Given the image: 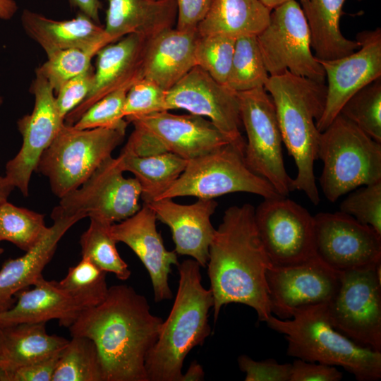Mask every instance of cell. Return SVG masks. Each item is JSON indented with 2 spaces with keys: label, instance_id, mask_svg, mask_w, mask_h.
I'll return each mask as SVG.
<instances>
[{
  "label": "cell",
  "instance_id": "40",
  "mask_svg": "<svg viewBox=\"0 0 381 381\" xmlns=\"http://www.w3.org/2000/svg\"><path fill=\"white\" fill-rule=\"evenodd\" d=\"M94 56L78 49L56 51L47 55L35 73L43 76L56 93L65 83L90 67Z\"/></svg>",
  "mask_w": 381,
  "mask_h": 381
},
{
  "label": "cell",
  "instance_id": "22",
  "mask_svg": "<svg viewBox=\"0 0 381 381\" xmlns=\"http://www.w3.org/2000/svg\"><path fill=\"white\" fill-rule=\"evenodd\" d=\"M146 205L155 212L157 219L170 228L174 251L190 256L201 267H206L215 232L210 217L217 202L214 199L198 198L193 204L181 205L171 198H164Z\"/></svg>",
  "mask_w": 381,
  "mask_h": 381
},
{
  "label": "cell",
  "instance_id": "14",
  "mask_svg": "<svg viewBox=\"0 0 381 381\" xmlns=\"http://www.w3.org/2000/svg\"><path fill=\"white\" fill-rule=\"evenodd\" d=\"M167 111L182 109L208 118L231 144L244 154L246 140L240 127L239 99L236 92L213 79L195 66L167 90Z\"/></svg>",
  "mask_w": 381,
  "mask_h": 381
},
{
  "label": "cell",
  "instance_id": "2",
  "mask_svg": "<svg viewBox=\"0 0 381 381\" xmlns=\"http://www.w3.org/2000/svg\"><path fill=\"white\" fill-rule=\"evenodd\" d=\"M207 265L214 322L222 307L231 303L250 306L261 322L272 315L266 272L272 264L258 232L253 205L225 210L210 243Z\"/></svg>",
  "mask_w": 381,
  "mask_h": 381
},
{
  "label": "cell",
  "instance_id": "28",
  "mask_svg": "<svg viewBox=\"0 0 381 381\" xmlns=\"http://www.w3.org/2000/svg\"><path fill=\"white\" fill-rule=\"evenodd\" d=\"M68 342L49 334L44 322L0 325V373L49 356Z\"/></svg>",
  "mask_w": 381,
  "mask_h": 381
},
{
  "label": "cell",
  "instance_id": "42",
  "mask_svg": "<svg viewBox=\"0 0 381 381\" xmlns=\"http://www.w3.org/2000/svg\"><path fill=\"white\" fill-rule=\"evenodd\" d=\"M167 90L144 78L129 88L123 106L125 119L129 120L162 111L165 108Z\"/></svg>",
  "mask_w": 381,
  "mask_h": 381
},
{
  "label": "cell",
  "instance_id": "13",
  "mask_svg": "<svg viewBox=\"0 0 381 381\" xmlns=\"http://www.w3.org/2000/svg\"><path fill=\"white\" fill-rule=\"evenodd\" d=\"M118 158H107L78 188L61 198L59 206L66 212L114 224L140 209L141 188L135 178L123 176Z\"/></svg>",
  "mask_w": 381,
  "mask_h": 381
},
{
  "label": "cell",
  "instance_id": "50",
  "mask_svg": "<svg viewBox=\"0 0 381 381\" xmlns=\"http://www.w3.org/2000/svg\"><path fill=\"white\" fill-rule=\"evenodd\" d=\"M18 11L15 0H0V19L11 20Z\"/></svg>",
  "mask_w": 381,
  "mask_h": 381
},
{
  "label": "cell",
  "instance_id": "10",
  "mask_svg": "<svg viewBox=\"0 0 381 381\" xmlns=\"http://www.w3.org/2000/svg\"><path fill=\"white\" fill-rule=\"evenodd\" d=\"M241 124L246 135L244 159L254 173L268 181L278 193L287 197L294 191L286 171L282 138L274 102L262 87L237 92Z\"/></svg>",
  "mask_w": 381,
  "mask_h": 381
},
{
  "label": "cell",
  "instance_id": "52",
  "mask_svg": "<svg viewBox=\"0 0 381 381\" xmlns=\"http://www.w3.org/2000/svg\"><path fill=\"white\" fill-rule=\"evenodd\" d=\"M290 0H260V1L270 10ZM306 0H300V2Z\"/></svg>",
  "mask_w": 381,
  "mask_h": 381
},
{
  "label": "cell",
  "instance_id": "51",
  "mask_svg": "<svg viewBox=\"0 0 381 381\" xmlns=\"http://www.w3.org/2000/svg\"><path fill=\"white\" fill-rule=\"evenodd\" d=\"M14 188L6 176H0V206L8 201V198Z\"/></svg>",
  "mask_w": 381,
  "mask_h": 381
},
{
  "label": "cell",
  "instance_id": "49",
  "mask_svg": "<svg viewBox=\"0 0 381 381\" xmlns=\"http://www.w3.org/2000/svg\"><path fill=\"white\" fill-rule=\"evenodd\" d=\"M204 371L202 367L194 361L185 374L183 373L181 381H200L203 380Z\"/></svg>",
  "mask_w": 381,
  "mask_h": 381
},
{
  "label": "cell",
  "instance_id": "38",
  "mask_svg": "<svg viewBox=\"0 0 381 381\" xmlns=\"http://www.w3.org/2000/svg\"><path fill=\"white\" fill-rule=\"evenodd\" d=\"M236 38L214 34L199 35L195 47L196 66L217 82L225 85L229 74Z\"/></svg>",
  "mask_w": 381,
  "mask_h": 381
},
{
  "label": "cell",
  "instance_id": "16",
  "mask_svg": "<svg viewBox=\"0 0 381 381\" xmlns=\"http://www.w3.org/2000/svg\"><path fill=\"white\" fill-rule=\"evenodd\" d=\"M340 274L316 255L294 265H272L266 272L272 315L290 319L296 308L329 303L339 287Z\"/></svg>",
  "mask_w": 381,
  "mask_h": 381
},
{
  "label": "cell",
  "instance_id": "9",
  "mask_svg": "<svg viewBox=\"0 0 381 381\" xmlns=\"http://www.w3.org/2000/svg\"><path fill=\"white\" fill-rule=\"evenodd\" d=\"M327 312L335 329L360 346L381 351V262L341 272Z\"/></svg>",
  "mask_w": 381,
  "mask_h": 381
},
{
  "label": "cell",
  "instance_id": "47",
  "mask_svg": "<svg viewBox=\"0 0 381 381\" xmlns=\"http://www.w3.org/2000/svg\"><path fill=\"white\" fill-rule=\"evenodd\" d=\"M213 0H176L179 30H196L207 15Z\"/></svg>",
  "mask_w": 381,
  "mask_h": 381
},
{
  "label": "cell",
  "instance_id": "26",
  "mask_svg": "<svg viewBox=\"0 0 381 381\" xmlns=\"http://www.w3.org/2000/svg\"><path fill=\"white\" fill-rule=\"evenodd\" d=\"M21 24L25 33L47 55L59 50L78 49L95 56L103 47L114 42L104 27L81 13L70 20H56L24 9Z\"/></svg>",
  "mask_w": 381,
  "mask_h": 381
},
{
  "label": "cell",
  "instance_id": "12",
  "mask_svg": "<svg viewBox=\"0 0 381 381\" xmlns=\"http://www.w3.org/2000/svg\"><path fill=\"white\" fill-rule=\"evenodd\" d=\"M255 222L272 265H294L316 255L314 217L295 201L264 198L255 208Z\"/></svg>",
  "mask_w": 381,
  "mask_h": 381
},
{
  "label": "cell",
  "instance_id": "20",
  "mask_svg": "<svg viewBox=\"0 0 381 381\" xmlns=\"http://www.w3.org/2000/svg\"><path fill=\"white\" fill-rule=\"evenodd\" d=\"M155 212L147 205L119 224L110 231L116 241L127 245L138 257L149 273L155 302L173 297L169 285L171 266L178 265L177 253L166 249L156 226Z\"/></svg>",
  "mask_w": 381,
  "mask_h": 381
},
{
  "label": "cell",
  "instance_id": "18",
  "mask_svg": "<svg viewBox=\"0 0 381 381\" xmlns=\"http://www.w3.org/2000/svg\"><path fill=\"white\" fill-rule=\"evenodd\" d=\"M360 47L345 56L318 59L325 73L327 94L323 113L316 122L320 132L332 122L344 104L358 90L381 77V29L356 35Z\"/></svg>",
  "mask_w": 381,
  "mask_h": 381
},
{
  "label": "cell",
  "instance_id": "45",
  "mask_svg": "<svg viewBox=\"0 0 381 381\" xmlns=\"http://www.w3.org/2000/svg\"><path fill=\"white\" fill-rule=\"evenodd\" d=\"M62 350L46 358L1 372L0 381H52Z\"/></svg>",
  "mask_w": 381,
  "mask_h": 381
},
{
  "label": "cell",
  "instance_id": "46",
  "mask_svg": "<svg viewBox=\"0 0 381 381\" xmlns=\"http://www.w3.org/2000/svg\"><path fill=\"white\" fill-rule=\"evenodd\" d=\"M342 377L335 366L297 358L291 363L289 381H339Z\"/></svg>",
  "mask_w": 381,
  "mask_h": 381
},
{
  "label": "cell",
  "instance_id": "48",
  "mask_svg": "<svg viewBox=\"0 0 381 381\" xmlns=\"http://www.w3.org/2000/svg\"><path fill=\"white\" fill-rule=\"evenodd\" d=\"M71 5L77 8L80 13L85 14L96 23L99 24L100 0H69Z\"/></svg>",
  "mask_w": 381,
  "mask_h": 381
},
{
  "label": "cell",
  "instance_id": "8",
  "mask_svg": "<svg viewBox=\"0 0 381 381\" xmlns=\"http://www.w3.org/2000/svg\"><path fill=\"white\" fill-rule=\"evenodd\" d=\"M236 192L264 198L282 196L268 181L248 168L243 152L228 143L187 160L183 173L157 200L183 196L214 199Z\"/></svg>",
  "mask_w": 381,
  "mask_h": 381
},
{
  "label": "cell",
  "instance_id": "1",
  "mask_svg": "<svg viewBox=\"0 0 381 381\" xmlns=\"http://www.w3.org/2000/svg\"><path fill=\"white\" fill-rule=\"evenodd\" d=\"M162 322L151 313L144 296L119 284L109 287L105 298L83 310L68 328L71 337H85L94 342L104 381H148L145 358Z\"/></svg>",
  "mask_w": 381,
  "mask_h": 381
},
{
  "label": "cell",
  "instance_id": "44",
  "mask_svg": "<svg viewBox=\"0 0 381 381\" xmlns=\"http://www.w3.org/2000/svg\"><path fill=\"white\" fill-rule=\"evenodd\" d=\"M241 370L246 373V381H289L291 363H279L272 358L255 361L246 355L238 358Z\"/></svg>",
  "mask_w": 381,
  "mask_h": 381
},
{
  "label": "cell",
  "instance_id": "39",
  "mask_svg": "<svg viewBox=\"0 0 381 381\" xmlns=\"http://www.w3.org/2000/svg\"><path fill=\"white\" fill-rule=\"evenodd\" d=\"M133 84L116 89L96 102L72 126L80 130L96 128L126 129L128 123L123 116V106L126 94Z\"/></svg>",
  "mask_w": 381,
  "mask_h": 381
},
{
  "label": "cell",
  "instance_id": "25",
  "mask_svg": "<svg viewBox=\"0 0 381 381\" xmlns=\"http://www.w3.org/2000/svg\"><path fill=\"white\" fill-rule=\"evenodd\" d=\"M16 296V302L8 310L0 313V325L20 323H46L58 320L61 326L68 327L87 306L43 276Z\"/></svg>",
  "mask_w": 381,
  "mask_h": 381
},
{
  "label": "cell",
  "instance_id": "3",
  "mask_svg": "<svg viewBox=\"0 0 381 381\" xmlns=\"http://www.w3.org/2000/svg\"><path fill=\"white\" fill-rule=\"evenodd\" d=\"M264 88L272 99L282 141L297 167L293 188L317 205L320 196L313 164L321 132L316 122L325 109L327 86L286 71L270 76Z\"/></svg>",
  "mask_w": 381,
  "mask_h": 381
},
{
  "label": "cell",
  "instance_id": "6",
  "mask_svg": "<svg viewBox=\"0 0 381 381\" xmlns=\"http://www.w3.org/2000/svg\"><path fill=\"white\" fill-rule=\"evenodd\" d=\"M318 159L323 162L320 184L331 202L381 181V143L341 114L320 133Z\"/></svg>",
  "mask_w": 381,
  "mask_h": 381
},
{
  "label": "cell",
  "instance_id": "32",
  "mask_svg": "<svg viewBox=\"0 0 381 381\" xmlns=\"http://www.w3.org/2000/svg\"><path fill=\"white\" fill-rule=\"evenodd\" d=\"M90 219L89 227L80 239L82 258L105 272L113 273L119 279H128L131 272L117 250V242L110 231L112 224L95 218Z\"/></svg>",
  "mask_w": 381,
  "mask_h": 381
},
{
  "label": "cell",
  "instance_id": "15",
  "mask_svg": "<svg viewBox=\"0 0 381 381\" xmlns=\"http://www.w3.org/2000/svg\"><path fill=\"white\" fill-rule=\"evenodd\" d=\"M314 217L315 255L339 272L381 262V235L343 213L320 212Z\"/></svg>",
  "mask_w": 381,
  "mask_h": 381
},
{
  "label": "cell",
  "instance_id": "43",
  "mask_svg": "<svg viewBox=\"0 0 381 381\" xmlns=\"http://www.w3.org/2000/svg\"><path fill=\"white\" fill-rule=\"evenodd\" d=\"M94 73L95 68L91 66L83 73L65 83L56 92V106L64 119L85 99L90 91Z\"/></svg>",
  "mask_w": 381,
  "mask_h": 381
},
{
  "label": "cell",
  "instance_id": "4",
  "mask_svg": "<svg viewBox=\"0 0 381 381\" xmlns=\"http://www.w3.org/2000/svg\"><path fill=\"white\" fill-rule=\"evenodd\" d=\"M177 266L179 280L173 306L145 358L148 381H181L186 357L211 332L208 318L214 301L210 289L202 284L201 266L194 259Z\"/></svg>",
  "mask_w": 381,
  "mask_h": 381
},
{
  "label": "cell",
  "instance_id": "41",
  "mask_svg": "<svg viewBox=\"0 0 381 381\" xmlns=\"http://www.w3.org/2000/svg\"><path fill=\"white\" fill-rule=\"evenodd\" d=\"M351 192L340 204V212L381 235V181Z\"/></svg>",
  "mask_w": 381,
  "mask_h": 381
},
{
  "label": "cell",
  "instance_id": "11",
  "mask_svg": "<svg viewBox=\"0 0 381 381\" xmlns=\"http://www.w3.org/2000/svg\"><path fill=\"white\" fill-rule=\"evenodd\" d=\"M257 39L270 76L288 71L325 83L324 68L312 52L308 22L296 0L273 8L268 25Z\"/></svg>",
  "mask_w": 381,
  "mask_h": 381
},
{
  "label": "cell",
  "instance_id": "23",
  "mask_svg": "<svg viewBox=\"0 0 381 381\" xmlns=\"http://www.w3.org/2000/svg\"><path fill=\"white\" fill-rule=\"evenodd\" d=\"M52 218L54 223L40 242L23 255L5 262L0 270V313L10 309L16 296L42 277L61 238L74 224L84 219L66 212L59 205L53 209Z\"/></svg>",
  "mask_w": 381,
  "mask_h": 381
},
{
  "label": "cell",
  "instance_id": "30",
  "mask_svg": "<svg viewBox=\"0 0 381 381\" xmlns=\"http://www.w3.org/2000/svg\"><path fill=\"white\" fill-rule=\"evenodd\" d=\"M271 11L260 0H213L197 31L199 35L220 34L235 38L258 35L268 25Z\"/></svg>",
  "mask_w": 381,
  "mask_h": 381
},
{
  "label": "cell",
  "instance_id": "17",
  "mask_svg": "<svg viewBox=\"0 0 381 381\" xmlns=\"http://www.w3.org/2000/svg\"><path fill=\"white\" fill-rule=\"evenodd\" d=\"M35 97L31 114L20 118L18 128L23 137L17 155L6 165V176L24 196L44 151L51 145L64 124L55 102L54 90L48 81L36 73L30 86Z\"/></svg>",
  "mask_w": 381,
  "mask_h": 381
},
{
  "label": "cell",
  "instance_id": "35",
  "mask_svg": "<svg viewBox=\"0 0 381 381\" xmlns=\"http://www.w3.org/2000/svg\"><path fill=\"white\" fill-rule=\"evenodd\" d=\"M47 229L42 214L8 201L0 206V242H11L26 252L40 242Z\"/></svg>",
  "mask_w": 381,
  "mask_h": 381
},
{
  "label": "cell",
  "instance_id": "21",
  "mask_svg": "<svg viewBox=\"0 0 381 381\" xmlns=\"http://www.w3.org/2000/svg\"><path fill=\"white\" fill-rule=\"evenodd\" d=\"M146 40L144 36L131 34L98 51L92 87L85 99L65 117L64 124L72 126L96 102L141 78Z\"/></svg>",
  "mask_w": 381,
  "mask_h": 381
},
{
  "label": "cell",
  "instance_id": "37",
  "mask_svg": "<svg viewBox=\"0 0 381 381\" xmlns=\"http://www.w3.org/2000/svg\"><path fill=\"white\" fill-rule=\"evenodd\" d=\"M106 276L107 272L82 258L77 265L68 268L66 277L57 284L90 308L100 303L107 294Z\"/></svg>",
  "mask_w": 381,
  "mask_h": 381
},
{
  "label": "cell",
  "instance_id": "5",
  "mask_svg": "<svg viewBox=\"0 0 381 381\" xmlns=\"http://www.w3.org/2000/svg\"><path fill=\"white\" fill-rule=\"evenodd\" d=\"M327 303L296 308L290 319L272 315L265 322L284 336L288 356L340 366L359 381L379 380L381 351L360 346L335 329L329 320Z\"/></svg>",
  "mask_w": 381,
  "mask_h": 381
},
{
  "label": "cell",
  "instance_id": "19",
  "mask_svg": "<svg viewBox=\"0 0 381 381\" xmlns=\"http://www.w3.org/2000/svg\"><path fill=\"white\" fill-rule=\"evenodd\" d=\"M128 123L148 132L160 152H171L187 160L230 143L210 120L192 114L177 115L162 111L133 118Z\"/></svg>",
  "mask_w": 381,
  "mask_h": 381
},
{
  "label": "cell",
  "instance_id": "7",
  "mask_svg": "<svg viewBox=\"0 0 381 381\" xmlns=\"http://www.w3.org/2000/svg\"><path fill=\"white\" fill-rule=\"evenodd\" d=\"M123 128L76 129L64 124L42 153L36 171L59 198L80 187L123 140Z\"/></svg>",
  "mask_w": 381,
  "mask_h": 381
},
{
  "label": "cell",
  "instance_id": "33",
  "mask_svg": "<svg viewBox=\"0 0 381 381\" xmlns=\"http://www.w3.org/2000/svg\"><path fill=\"white\" fill-rule=\"evenodd\" d=\"M52 381H104L94 342L85 337H72L62 350Z\"/></svg>",
  "mask_w": 381,
  "mask_h": 381
},
{
  "label": "cell",
  "instance_id": "27",
  "mask_svg": "<svg viewBox=\"0 0 381 381\" xmlns=\"http://www.w3.org/2000/svg\"><path fill=\"white\" fill-rule=\"evenodd\" d=\"M104 30L113 41L137 34L147 38L176 21V0H107Z\"/></svg>",
  "mask_w": 381,
  "mask_h": 381
},
{
  "label": "cell",
  "instance_id": "54",
  "mask_svg": "<svg viewBox=\"0 0 381 381\" xmlns=\"http://www.w3.org/2000/svg\"><path fill=\"white\" fill-rule=\"evenodd\" d=\"M3 252H4V250L1 248H0V255L2 254Z\"/></svg>",
  "mask_w": 381,
  "mask_h": 381
},
{
  "label": "cell",
  "instance_id": "34",
  "mask_svg": "<svg viewBox=\"0 0 381 381\" xmlns=\"http://www.w3.org/2000/svg\"><path fill=\"white\" fill-rule=\"evenodd\" d=\"M269 77L257 35L236 37L226 85L234 92H244L264 87Z\"/></svg>",
  "mask_w": 381,
  "mask_h": 381
},
{
  "label": "cell",
  "instance_id": "24",
  "mask_svg": "<svg viewBox=\"0 0 381 381\" xmlns=\"http://www.w3.org/2000/svg\"><path fill=\"white\" fill-rule=\"evenodd\" d=\"M196 30L169 28L147 38L141 66V78L168 90L195 64Z\"/></svg>",
  "mask_w": 381,
  "mask_h": 381
},
{
  "label": "cell",
  "instance_id": "53",
  "mask_svg": "<svg viewBox=\"0 0 381 381\" xmlns=\"http://www.w3.org/2000/svg\"><path fill=\"white\" fill-rule=\"evenodd\" d=\"M3 104V97L0 95V106Z\"/></svg>",
  "mask_w": 381,
  "mask_h": 381
},
{
  "label": "cell",
  "instance_id": "31",
  "mask_svg": "<svg viewBox=\"0 0 381 381\" xmlns=\"http://www.w3.org/2000/svg\"><path fill=\"white\" fill-rule=\"evenodd\" d=\"M117 158L123 171L134 174L145 204L157 200L180 176L187 164V159L168 152L143 157L121 152Z\"/></svg>",
  "mask_w": 381,
  "mask_h": 381
},
{
  "label": "cell",
  "instance_id": "29",
  "mask_svg": "<svg viewBox=\"0 0 381 381\" xmlns=\"http://www.w3.org/2000/svg\"><path fill=\"white\" fill-rule=\"evenodd\" d=\"M346 1L306 0L301 2L310 30L311 49L318 59L341 58L354 52L361 46L358 41L346 38L340 30V18Z\"/></svg>",
  "mask_w": 381,
  "mask_h": 381
},
{
  "label": "cell",
  "instance_id": "36",
  "mask_svg": "<svg viewBox=\"0 0 381 381\" xmlns=\"http://www.w3.org/2000/svg\"><path fill=\"white\" fill-rule=\"evenodd\" d=\"M339 114L381 143V77L356 92Z\"/></svg>",
  "mask_w": 381,
  "mask_h": 381
}]
</instances>
